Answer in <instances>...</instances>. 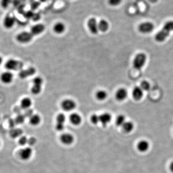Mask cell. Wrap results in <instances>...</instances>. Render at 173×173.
<instances>
[{
	"label": "cell",
	"instance_id": "1",
	"mask_svg": "<svg viewBox=\"0 0 173 173\" xmlns=\"http://www.w3.org/2000/svg\"><path fill=\"white\" fill-rule=\"evenodd\" d=\"M172 31H173V20L168 21L164 24L162 29L156 34L155 39L157 42H163Z\"/></svg>",
	"mask_w": 173,
	"mask_h": 173
},
{
	"label": "cell",
	"instance_id": "2",
	"mask_svg": "<svg viewBox=\"0 0 173 173\" xmlns=\"http://www.w3.org/2000/svg\"><path fill=\"white\" fill-rule=\"evenodd\" d=\"M23 66V63L21 61L13 59H9L5 63V67L9 71H21Z\"/></svg>",
	"mask_w": 173,
	"mask_h": 173
},
{
	"label": "cell",
	"instance_id": "3",
	"mask_svg": "<svg viewBox=\"0 0 173 173\" xmlns=\"http://www.w3.org/2000/svg\"><path fill=\"white\" fill-rule=\"evenodd\" d=\"M146 61L147 56L145 53H138L133 60V67L136 70H140L144 67Z\"/></svg>",
	"mask_w": 173,
	"mask_h": 173
},
{
	"label": "cell",
	"instance_id": "4",
	"mask_svg": "<svg viewBox=\"0 0 173 173\" xmlns=\"http://www.w3.org/2000/svg\"><path fill=\"white\" fill-rule=\"evenodd\" d=\"M33 36L32 35L30 32L23 31L17 35L16 39L19 43L26 44L31 41L33 38Z\"/></svg>",
	"mask_w": 173,
	"mask_h": 173
},
{
	"label": "cell",
	"instance_id": "5",
	"mask_svg": "<svg viewBox=\"0 0 173 173\" xmlns=\"http://www.w3.org/2000/svg\"><path fill=\"white\" fill-rule=\"evenodd\" d=\"M154 26L152 23L150 22H145L142 23L139 25V31L143 34L150 33L153 31Z\"/></svg>",
	"mask_w": 173,
	"mask_h": 173
},
{
	"label": "cell",
	"instance_id": "6",
	"mask_svg": "<svg viewBox=\"0 0 173 173\" xmlns=\"http://www.w3.org/2000/svg\"><path fill=\"white\" fill-rule=\"evenodd\" d=\"M61 107L64 111L69 112L75 108L76 103L74 101L71 99H65L61 102Z\"/></svg>",
	"mask_w": 173,
	"mask_h": 173
},
{
	"label": "cell",
	"instance_id": "7",
	"mask_svg": "<svg viewBox=\"0 0 173 173\" xmlns=\"http://www.w3.org/2000/svg\"><path fill=\"white\" fill-rule=\"evenodd\" d=\"M87 26L91 33L96 34L99 31L98 22L94 17H91L88 20Z\"/></svg>",
	"mask_w": 173,
	"mask_h": 173
},
{
	"label": "cell",
	"instance_id": "8",
	"mask_svg": "<svg viewBox=\"0 0 173 173\" xmlns=\"http://www.w3.org/2000/svg\"><path fill=\"white\" fill-rule=\"evenodd\" d=\"M13 75L9 71L3 72L0 75V80L2 83L10 84L13 81Z\"/></svg>",
	"mask_w": 173,
	"mask_h": 173
},
{
	"label": "cell",
	"instance_id": "9",
	"mask_svg": "<svg viewBox=\"0 0 173 173\" xmlns=\"http://www.w3.org/2000/svg\"><path fill=\"white\" fill-rule=\"evenodd\" d=\"M19 155L22 160L27 161L32 156V149L29 147L24 148L20 150Z\"/></svg>",
	"mask_w": 173,
	"mask_h": 173
},
{
	"label": "cell",
	"instance_id": "10",
	"mask_svg": "<svg viewBox=\"0 0 173 173\" xmlns=\"http://www.w3.org/2000/svg\"><path fill=\"white\" fill-rule=\"evenodd\" d=\"M16 24V19L14 17L7 16L3 19V27L6 29H11L13 28Z\"/></svg>",
	"mask_w": 173,
	"mask_h": 173
},
{
	"label": "cell",
	"instance_id": "11",
	"mask_svg": "<svg viewBox=\"0 0 173 173\" xmlns=\"http://www.w3.org/2000/svg\"><path fill=\"white\" fill-rule=\"evenodd\" d=\"M35 68L33 67H30L26 70H21L19 74V76L22 79H26L31 75H33L36 73Z\"/></svg>",
	"mask_w": 173,
	"mask_h": 173
},
{
	"label": "cell",
	"instance_id": "12",
	"mask_svg": "<svg viewBox=\"0 0 173 173\" xmlns=\"http://www.w3.org/2000/svg\"><path fill=\"white\" fill-rule=\"evenodd\" d=\"M45 29L44 25L42 24H38L34 25L30 29V33L33 36L38 35L42 33Z\"/></svg>",
	"mask_w": 173,
	"mask_h": 173
},
{
	"label": "cell",
	"instance_id": "13",
	"mask_svg": "<svg viewBox=\"0 0 173 173\" xmlns=\"http://www.w3.org/2000/svg\"><path fill=\"white\" fill-rule=\"evenodd\" d=\"M74 136L69 133H64L60 136V140L62 143L67 145L72 144L74 142Z\"/></svg>",
	"mask_w": 173,
	"mask_h": 173
},
{
	"label": "cell",
	"instance_id": "14",
	"mask_svg": "<svg viewBox=\"0 0 173 173\" xmlns=\"http://www.w3.org/2000/svg\"><path fill=\"white\" fill-rule=\"evenodd\" d=\"M128 91L125 88H120L115 93V98L119 101H123L125 100L128 96Z\"/></svg>",
	"mask_w": 173,
	"mask_h": 173
},
{
	"label": "cell",
	"instance_id": "15",
	"mask_svg": "<svg viewBox=\"0 0 173 173\" xmlns=\"http://www.w3.org/2000/svg\"><path fill=\"white\" fill-rule=\"evenodd\" d=\"M136 148L138 151L140 152H146L149 150L150 148V144L147 140H140L136 145Z\"/></svg>",
	"mask_w": 173,
	"mask_h": 173
},
{
	"label": "cell",
	"instance_id": "16",
	"mask_svg": "<svg viewBox=\"0 0 173 173\" xmlns=\"http://www.w3.org/2000/svg\"><path fill=\"white\" fill-rule=\"evenodd\" d=\"M132 96L135 100L140 101L143 97V90L140 87H135L132 90Z\"/></svg>",
	"mask_w": 173,
	"mask_h": 173
},
{
	"label": "cell",
	"instance_id": "17",
	"mask_svg": "<svg viewBox=\"0 0 173 173\" xmlns=\"http://www.w3.org/2000/svg\"><path fill=\"white\" fill-rule=\"evenodd\" d=\"M99 118L100 123L103 126H106L111 121L112 117L110 113H104L99 115Z\"/></svg>",
	"mask_w": 173,
	"mask_h": 173
},
{
	"label": "cell",
	"instance_id": "18",
	"mask_svg": "<svg viewBox=\"0 0 173 173\" xmlns=\"http://www.w3.org/2000/svg\"><path fill=\"white\" fill-rule=\"evenodd\" d=\"M70 121L74 125H78L80 124L82 118L79 114L77 113H73L70 115Z\"/></svg>",
	"mask_w": 173,
	"mask_h": 173
},
{
	"label": "cell",
	"instance_id": "19",
	"mask_svg": "<svg viewBox=\"0 0 173 173\" xmlns=\"http://www.w3.org/2000/svg\"><path fill=\"white\" fill-rule=\"evenodd\" d=\"M109 24L107 21L105 19H102L98 22V29L101 32H105L109 29Z\"/></svg>",
	"mask_w": 173,
	"mask_h": 173
},
{
	"label": "cell",
	"instance_id": "20",
	"mask_svg": "<svg viewBox=\"0 0 173 173\" xmlns=\"http://www.w3.org/2000/svg\"><path fill=\"white\" fill-rule=\"evenodd\" d=\"M66 29L65 25L62 22H57L53 26V31L57 34L63 33Z\"/></svg>",
	"mask_w": 173,
	"mask_h": 173
},
{
	"label": "cell",
	"instance_id": "21",
	"mask_svg": "<svg viewBox=\"0 0 173 173\" xmlns=\"http://www.w3.org/2000/svg\"><path fill=\"white\" fill-rule=\"evenodd\" d=\"M31 99L29 97H25L21 100L20 106L21 108L24 109H28L32 106Z\"/></svg>",
	"mask_w": 173,
	"mask_h": 173
},
{
	"label": "cell",
	"instance_id": "22",
	"mask_svg": "<svg viewBox=\"0 0 173 173\" xmlns=\"http://www.w3.org/2000/svg\"><path fill=\"white\" fill-rule=\"evenodd\" d=\"M122 127L124 132L129 133L131 132L133 130L134 128V125L131 121H126L124 124L122 125Z\"/></svg>",
	"mask_w": 173,
	"mask_h": 173
},
{
	"label": "cell",
	"instance_id": "23",
	"mask_svg": "<svg viewBox=\"0 0 173 173\" xmlns=\"http://www.w3.org/2000/svg\"><path fill=\"white\" fill-rule=\"evenodd\" d=\"M41 118L40 115L38 114H32L29 117V123L32 125H38L40 123Z\"/></svg>",
	"mask_w": 173,
	"mask_h": 173
},
{
	"label": "cell",
	"instance_id": "24",
	"mask_svg": "<svg viewBox=\"0 0 173 173\" xmlns=\"http://www.w3.org/2000/svg\"><path fill=\"white\" fill-rule=\"evenodd\" d=\"M95 97L99 101H103L107 98V93L104 90H99L96 93Z\"/></svg>",
	"mask_w": 173,
	"mask_h": 173
},
{
	"label": "cell",
	"instance_id": "25",
	"mask_svg": "<svg viewBox=\"0 0 173 173\" xmlns=\"http://www.w3.org/2000/svg\"><path fill=\"white\" fill-rule=\"evenodd\" d=\"M125 122L126 121H125V117L123 114L119 115L115 120V123L117 126L118 127H122V125L124 124Z\"/></svg>",
	"mask_w": 173,
	"mask_h": 173
},
{
	"label": "cell",
	"instance_id": "26",
	"mask_svg": "<svg viewBox=\"0 0 173 173\" xmlns=\"http://www.w3.org/2000/svg\"><path fill=\"white\" fill-rule=\"evenodd\" d=\"M41 86H42L33 85L31 89V91L32 94L34 95H38L40 94L42 90Z\"/></svg>",
	"mask_w": 173,
	"mask_h": 173
},
{
	"label": "cell",
	"instance_id": "27",
	"mask_svg": "<svg viewBox=\"0 0 173 173\" xmlns=\"http://www.w3.org/2000/svg\"><path fill=\"white\" fill-rule=\"evenodd\" d=\"M140 88L143 90L145 91H148L151 88L150 83L146 80H143L140 83Z\"/></svg>",
	"mask_w": 173,
	"mask_h": 173
},
{
	"label": "cell",
	"instance_id": "28",
	"mask_svg": "<svg viewBox=\"0 0 173 173\" xmlns=\"http://www.w3.org/2000/svg\"><path fill=\"white\" fill-rule=\"evenodd\" d=\"M66 117L63 113H59L58 114L56 117L57 123L62 124H64V123L66 121Z\"/></svg>",
	"mask_w": 173,
	"mask_h": 173
},
{
	"label": "cell",
	"instance_id": "29",
	"mask_svg": "<svg viewBox=\"0 0 173 173\" xmlns=\"http://www.w3.org/2000/svg\"><path fill=\"white\" fill-rule=\"evenodd\" d=\"M90 120L92 123L93 124L96 125L100 122V118H99V116L96 114H93L91 115L90 117Z\"/></svg>",
	"mask_w": 173,
	"mask_h": 173
},
{
	"label": "cell",
	"instance_id": "30",
	"mask_svg": "<svg viewBox=\"0 0 173 173\" xmlns=\"http://www.w3.org/2000/svg\"><path fill=\"white\" fill-rule=\"evenodd\" d=\"M33 85L42 86L43 84V79L40 77H37L35 78L33 80Z\"/></svg>",
	"mask_w": 173,
	"mask_h": 173
},
{
	"label": "cell",
	"instance_id": "31",
	"mask_svg": "<svg viewBox=\"0 0 173 173\" xmlns=\"http://www.w3.org/2000/svg\"><path fill=\"white\" fill-rule=\"evenodd\" d=\"M122 0H108V3L112 6H117L120 5Z\"/></svg>",
	"mask_w": 173,
	"mask_h": 173
},
{
	"label": "cell",
	"instance_id": "32",
	"mask_svg": "<svg viewBox=\"0 0 173 173\" xmlns=\"http://www.w3.org/2000/svg\"><path fill=\"white\" fill-rule=\"evenodd\" d=\"M18 143L20 145L24 146L28 143V139L26 136H22L18 140Z\"/></svg>",
	"mask_w": 173,
	"mask_h": 173
},
{
	"label": "cell",
	"instance_id": "33",
	"mask_svg": "<svg viewBox=\"0 0 173 173\" xmlns=\"http://www.w3.org/2000/svg\"><path fill=\"white\" fill-rule=\"evenodd\" d=\"M11 0H1V5L3 8H7L11 4Z\"/></svg>",
	"mask_w": 173,
	"mask_h": 173
},
{
	"label": "cell",
	"instance_id": "34",
	"mask_svg": "<svg viewBox=\"0 0 173 173\" xmlns=\"http://www.w3.org/2000/svg\"><path fill=\"white\" fill-rule=\"evenodd\" d=\"M25 119V118L24 115H19V116L17 118L16 121H17V123L20 124H22L24 122Z\"/></svg>",
	"mask_w": 173,
	"mask_h": 173
},
{
	"label": "cell",
	"instance_id": "35",
	"mask_svg": "<svg viewBox=\"0 0 173 173\" xmlns=\"http://www.w3.org/2000/svg\"><path fill=\"white\" fill-rule=\"evenodd\" d=\"M64 129V124H62L56 123V129L59 131H62Z\"/></svg>",
	"mask_w": 173,
	"mask_h": 173
},
{
	"label": "cell",
	"instance_id": "36",
	"mask_svg": "<svg viewBox=\"0 0 173 173\" xmlns=\"http://www.w3.org/2000/svg\"><path fill=\"white\" fill-rule=\"evenodd\" d=\"M36 142V140L34 138H30L28 139V143L29 145H33Z\"/></svg>",
	"mask_w": 173,
	"mask_h": 173
},
{
	"label": "cell",
	"instance_id": "37",
	"mask_svg": "<svg viewBox=\"0 0 173 173\" xmlns=\"http://www.w3.org/2000/svg\"><path fill=\"white\" fill-rule=\"evenodd\" d=\"M169 169L171 172L173 173V161L170 163V165H169Z\"/></svg>",
	"mask_w": 173,
	"mask_h": 173
},
{
	"label": "cell",
	"instance_id": "38",
	"mask_svg": "<svg viewBox=\"0 0 173 173\" xmlns=\"http://www.w3.org/2000/svg\"><path fill=\"white\" fill-rule=\"evenodd\" d=\"M3 58H2V57L1 56H0V66L2 64V63H3Z\"/></svg>",
	"mask_w": 173,
	"mask_h": 173
},
{
	"label": "cell",
	"instance_id": "39",
	"mask_svg": "<svg viewBox=\"0 0 173 173\" xmlns=\"http://www.w3.org/2000/svg\"><path fill=\"white\" fill-rule=\"evenodd\" d=\"M149 1L152 2H153V3H154V2H156L158 0H149Z\"/></svg>",
	"mask_w": 173,
	"mask_h": 173
},
{
	"label": "cell",
	"instance_id": "40",
	"mask_svg": "<svg viewBox=\"0 0 173 173\" xmlns=\"http://www.w3.org/2000/svg\"><path fill=\"white\" fill-rule=\"evenodd\" d=\"M41 2H46L48 1L49 0H40Z\"/></svg>",
	"mask_w": 173,
	"mask_h": 173
},
{
	"label": "cell",
	"instance_id": "41",
	"mask_svg": "<svg viewBox=\"0 0 173 173\" xmlns=\"http://www.w3.org/2000/svg\"><path fill=\"white\" fill-rule=\"evenodd\" d=\"M0 146H1V142H0Z\"/></svg>",
	"mask_w": 173,
	"mask_h": 173
}]
</instances>
